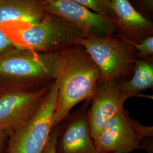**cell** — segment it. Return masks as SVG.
I'll return each instance as SVG.
<instances>
[{"label":"cell","instance_id":"ba28073f","mask_svg":"<svg viewBox=\"0 0 153 153\" xmlns=\"http://www.w3.org/2000/svg\"><path fill=\"white\" fill-rule=\"evenodd\" d=\"M91 100L82 105L61 121L56 142L57 153H97L88 121Z\"/></svg>","mask_w":153,"mask_h":153},{"label":"cell","instance_id":"7a4b0ae2","mask_svg":"<svg viewBox=\"0 0 153 153\" xmlns=\"http://www.w3.org/2000/svg\"><path fill=\"white\" fill-rule=\"evenodd\" d=\"M10 38L17 49L51 52L76 44L85 37L79 30L58 16L45 13L40 22L15 29Z\"/></svg>","mask_w":153,"mask_h":153},{"label":"cell","instance_id":"9c48e42d","mask_svg":"<svg viewBox=\"0 0 153 153\" xmlns=\"http://www.w3.org/2000/svg\"><path fill=\"white\" fill-rule=\"evenodd\" d=\"M50 84L35 91H16L0 98V132L12 133L33 115L48 91Z\"/></svg>","mask_w":153,"mask_h":153},{"label":"cell","instance_id":"2e32d148","mask_svg":"<svg viewBox=\"0 0 153 153\" xmlns=\"http://www.w3.org/2000/svg\"><path fill=\"white\" fill-rule=\"evenodd\" d=\"M16 49V45L0 26V56Z\"/></svg>","mask_w":153,"mask_h":153},{"label":"cell","instance_id":"603a6c76","mask_svg":"<svg viewBox=\"0 0 153 153\" xmlns=\"http://www.w3.org/2000/svg\"><path fill=\"white\" fill-rule=\"evenodd\" d=\"M2 1V0H0V2H1Z\"/></svg>","mask_w":153,"mask_h":153},{"label":"cell","instance_id":"7c38bea8","mask_svg":"<svg viewBox=\"0 0 153 153\" xmlns=\"http://www.w3.org/2000/svg\"><path fill=\"white\" fill-rule=\"evenodd\" d=\"M118 86L122 99L142 97V93L153 88V63L150 60L135 61L133 74L129 79L118 80Z\"/></svg>","mask_w":153,"mask_h":153},{"label":"cell","instance_id":"e0dca14e","mask_svg":"<svg viewBox=\"0 0 153 153\" xmlns=\"http://www.w3.org/2000/svg\"><path fill=\"white\" fill-rule=\"evenodd\" d=\"M59 132V124L53 128L47 142L40 153H56V142Z\"/></svg>","mask_w":153,"mask_h":153},{"label":"cell","instance_id":"ffe728a7","mask_svg":"<svg viewBox=\"0 0 153 153\" xmlns=\"http://www.w3.org/2000/svg\"><path fill=\"white\" fill-rule=\"evenodd\" d=\"M4 138H2L0 139V153H1V147H2V142H3V140H4Z\"/></svg>","mask_w":153,"mask_h":153},{"label":"cell","instance_id":"52a82bcc","mask_svg":"<svg viewBox=\"0 0 153 153\" xmlns=\"http://www.w3.org/2000/svg\"><path fill=\"white\" fill-rule=\"evenodd\" d=\"M44 11L71 23L85 37L112 35L116 22L71 0H42Z\"/></svg>","mask_w":153,"mask_h":153},{"label":"cell","instance_id":"8992f818","mask_svg":"<svg viewBox=\"0 0 153 153\" xmlns=\"http://www.w3.org/2000/svg\"><path fill=\"white\" fill-rule=\"evenodd\" d=\"M153 136V126L142 125L123 108L108 121L95 145L97 153H130L142 149V140Z\"/></svg>","mask_w":153,"mask_h":153},{"label":"cell","instance_id":"8fae6325","mask_svg":"<svg viewBox=\"0 0 153 153\" xmlns=\"http://www.w3.org/2000/svg\"><path fill=\"white\" fill-rule=\"evenodd\" d=\"M45 12L42 0H2L0 2V26L13 23L19 28L37 23Z\"/></svg>","mask_w":153,"mask_h":153},{"label":"cell","instance_id":"ac0fdd59","mask_svg":"<svg viewBox=\"0 0 153 153\" xmlns=\"http://www.w3.org/2000/svg\"><path fill=\"white\" fill-rule=\"evenodd\" d=\"M142 148L148 153H153V137L144 138L142 141Z\"/></svg>","mask_w":153,"mask_h":153},{"label":"cell","instance_id":"7402d4cb","mask_svg":"<svg viewBox=\"0 0 153 153\" xmlns=\"http://www.w3.org/2000/svg\"><path fill=\"white\" fill-rule=\"evenodd\" d=\"M120 153V152H109V153Z\"/></svg>","mask_w":153,"mask_h":153},{"label":"cell","instance_id":"4fadbf2b","mask_svg":"<svg viewBox=\"0 0 153 153\" xmlns=\"http://www.w3.org/2000/svg\"><path fill=\"white\" fill-rule=\"evenodd\" d=\"M111 6L116 23H120L126 29L142 31L153 27L152 22L138 12L129 0H111Z\"/></svg>","mask_w":153,"mask_h":153},{"label":"cell","instance_id":"5bb4252c","mask_svg":"<svg viewBox=\"0 0 153 153\" xmlns=\"http://www.w3.org/2000/svg\"><path fill=\"white\" fill-rule=\"evenodd\" d=\"M84 6L99 14L107 16L116 22L115 14L111 6V0H71Z\"/></svg>","mask_w":153,"mask_h":153},{"label":"cell","instance_id":"44dd1931","mask_svg":"<svg viewBox=\"0 0 153 153\" xmlns=\"http://www.w3.org/2000/svg\"><path fill=\"white\" fill-rule=\"evenodd\" d=\"M4 136H5V134H4V133L0 132V139L2 138H3V137H4Z\"/></svg>","mask_w":153,"mask_h":153},{"label":"cell","instance_id":"30bf717a","mask_svg":"<svg viewBox=\"0 0 153 153\" xmlns=\"http://www.w3.org/2000/svg\"><path fill=\"white\" fill-rule=\"evenodd\" d=\"M118 80H102L88 109V121L94 142L108 121L124 108Z\"/></svg>","mask_w":153,"mask_h":153},{"label":"cell","instance_id":"6da1fadb","mask_svg":"<svg viewBox=\"0 0 153 153\" xmlns=\"http://www.w3.org/2000/svg\"><path fill=\"white\" fill-rule=\"evenodd\" d=\"M60 62L55 80L58 93L53 128L76 104L91 100L102 76L85 48L73 44L60 51Z\"/></svg>","mask_w":153,"mask_h":153},{"label":"cell","instance_id":"277c9868","mask_svg":"<svg viewBox=\"0 0 153 153\" xmlns=\"http://www.w3.org/2000/svg\"><path fill=\"white\" fill-rule=\"evenodd\" d=\"M57 93L55 81L33 115L11 133L8 153H41L53 129Z\"/></svg>","mask_w":153,"mask_h":153},{"label":"cell","instance_id":"d6986e66","mask_svg":"<svg viewBox=\"0 0 153 153\" xmlns=\"http://www.w3.org/2000/svg\"><path fill=\"white\" fill-rule=\"evenodd\" d=\"M143 5L149 9H152L153 7V0H138Z\"/></svg>","mask_w":153,"mask_h":153},{"label":"cell","instance_id":"9a60e30c","mask_svg":"<svg viewBox=\"0 0 153 153\" xmlns=\"http://www.w3.org/2000/svg\"><path fill=\"white\" fill-rule=\"evenodd\" d=\"M121 39L131 45L136 50L138 51V54L141 56H152L153 54V37L149 36L142 40L140 43H136L125 37H121Z\"/></svg>","mask_w":153,"mask_h":153},{"label":"cell","instance_id":"3957f363","mask_svg":"<svg viewBox=\"0 0 153 153\" xmlns=\"http://www.w3.org/2000/svg\"><path fill=\"white\" fill-rule=\"evenodd\" d=\"M76 44L82 46L98 67L102 80L127 79L133 71L135 48L112 35L84 37Z\"/></svg>","mask_w":153,"mask_h":153},{"label":"cell","instance_id":"5b68a950","mask_svg":"<svg viewBox=\"0 0 153 153\" xmlns=\"http://www.w3.org/2000/svg\"><path fill=\"white\" fill-rule=\"evenodd\" d=\"M60 59V51L38 52L14 49L0 56V76L28 82L55 81Z\"/></svg>","mask_w":153,"mask_h":153}]
</instances>
